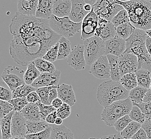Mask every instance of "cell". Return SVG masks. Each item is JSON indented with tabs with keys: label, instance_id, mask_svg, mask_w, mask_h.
Wrapping results in <instances>:
<instances>
[{
	"label": "cell",
	"instance_id": "18",
	"mask_svg": "<svg viewBox=\"0 0 151 139\" xmlns=\"http://www.w3.org/2000/svg\"><path fill=\"white\" fill-rule=\"evenodd\" d=\"M71 8V0H54L52 15L60 18L69 17Z\"/></svg>",
	"mask_w": 151,
	"mask_h": 139
},
{
	"label": "cell",
	"instance_id": "5",
	"mask_svg": "<svg viewBox=\"0 0 151 139\" xmlns=\"http://www.w3.org/2000/svg\"><path fill=\"white\" fill-rule=\"evenodd\" d=\"M132 107L133 103L129 98L115 102L110 105L104 107L101 115V119L108 126H114L118 119L129 115Z\"/></svg>",
	"mask_w": 151,
	"mask_h": 139
},
{
	"label": "cell",
	"instance_id": "38",
	"mask_svg": "<svg viewBox=\"0 0 151 139\" xmlns=\"http://www.w3.org/2000/svg\"><path fill=\"white\" fill-rule=\"evenodd\" d=\"M129 116L132 121L141 125L143 124L146 119L145 115L136 105H133Z\"/></svg>",
	"mask_w": 151,
	"mask_h": 139
},
{
	"label": "cell",
	"instance_id": "24",
	"mask_svg": "<svg viewBox=\"0 0 151 139\" xmlns=\"http://www.w3.org/2000/svg\"><path fill=\"white\" fill-rule=\"evenodd\" d=\"M107 56L110 66L111 80L119 82L121 78V75L119 69V57L112 55H108Z\"/></svg>",
	"mask_w": 151,
	"mask_h": 139
},
{
	"label": "cell",
	"instance_id": "23",
	"mask_svg": "<svg viewBox=\"0 0 151 139\" xmlns=\"http://www.w3.org/2000/svg\"><path fill=\"white\" fill-rule=\"evenodd\" d=\"M21 112L28 121H42L38 102L36 103H29Z\"/></svg>",
	"mask_w": 151,
	"mask_h": 139
},
{
	"label": "cell",
	"instance_id": "47",
	"mask_svg": "<svg viewBox=\"0 0 151 139\" xmlns=\"http://www.w3.org/2000/svg\"><path fill=\"white\" fill-rule=\"evenodd\" d=\"M133 105H136L139 107L142 113L145 115L146 119L151 120V102L148 103H142L141 104L133 103Z\"/></svg>",
	"mask_w": 151,
	"mask_h": 139
},
{
	"label": "cell",
	"instance_id": "14",
	"mask_svg": "<svg viewBox=\"0 0 151 139\" xmlns=\"http://www.w3.org/2000/svg\"><path fill=\"white\" fill-rule=\"evenodd\" d=\"M126 50V41L117 35L115 38L105 42V55H112L118 57L124 54Z\"/></svg>",
	"mask_w": 151,
	"mask_h": 139
},
{
	"label": "cell",
	"instance_id": "60",
	"mask_svg": "<svg viewBox=\"0 0 151 139\" xmlns=\"http://www.w3.org/2000/svg\"><path fill=\"white\" fill-rule=\"evenodd\" d=\"M9 139H26L25 137H18V136H13L12 138Z\"/></svg>",
	"mask_w": 151,
	"mask_h": 139
},
{
	"label": "cell",
	"instance_id": "32",
	"mask_svg": "<svg viewBox=\"0 0 151 139\" xmlns=\"http://www.w3.org/2000/svg\"><path fill=\"white\" fill-rule=\"evenodd\" d=\"M98 29L101 31L100 38L105 42L115 38L117 35L116 27L111 21H109L107 24L102 27H98Z\"/></svg>",
	"mask_w": 151,
	"mask_h": 139
},
{
	"label": "cell",
	"instance_id": "2",
	"mask_svg": "<svg viewBox=\"0 0 151 139\" xmlns=\"http://www.w3.org/2000/svg\"><path fill=\"white\" fill-rule=\"evenodd\" d=\"M114 2L122 6L127 11L130 22L135 29L145 31L151 29V1L114 0Z\"/></svg>",
	"mask_w": 151,
	"mask_h": 139
},
{
	"label": "cell",
	"instance_id": "42",
	"mask_svg": "<svg viewBox=\"0 0 151 139\" xmlns=\"http://www.w3.org/2000/svg\"><path fill=\"white\" fill-rule=\"evenodd\" d=\"M52 130V125H50L48 128L41 132L32 134H27L25 138L26 139H50Z\"/></svg>",
	"mask_w": 151,
	"mask_h": 139
},
{
	"label": "cell",
	"instance_id": "48",
	"mask_svg": "<svg viewBox=\"0 0 151 139\" xmlns=\"http://www.w3.org/2000/svg\"><path fill=\"white\" fill-rule=\"evenodd\" d=\"M0 99L4 101L9 102L12 99V92L4 87H0Z\"/></svg>",
	"mask_w": 151,
	"mask_h": 139
},
{
	"label": "cell",
	"instance_id": "12",
	"mask_svg": "<svg viewBox=\"0 0 151 139\" xmlns=\"http://www.w3.org/2000/svg\"><path fill=\"white\" fill-rule=\"evenodd\" d=\"M89 73L99 79L111 78L109 63L107 55H104L91 66Z\"/></svg>",
	"mask_w": 151,
	"mask_h": 139
},
{
	"label": "cell",
	"instance_id": "41",
	"mask_svg": "<svg viewBox=\"0 0 151 139\" xmlns=\"http://www.w3.org/2000/svg\"><path fill=\"white\" fill-rule=\"evenodd\" d=\"M132 120L130 117L128 115L123 116L122 118H119L116 121L114 125V127L119 133L122 132L123 130L127 128V126L129 124Z\"/></svg>",
	"mask_w": 151,
	"mask_h": 139
},
{
	"label": "cell",
	"instance_id": "22",
	"mask_svg": "<svg viewBox=\"0 0 151 139\" xmlns=\"http://www.w3.org/2000/svg\"><path fill=\"white\" fill-rule=\"evenodd\" d=\"M52 127L50 139H75L73 132L63 125H52Z\"/></svg>",
	"mask_w": 151,
	"mask_h": 139
},
{
	"label": "cell",
	"instance_id": "54",
	"mask_svg": "<svg viewBox=\"0 0 151 139\" xmlns=\"http://www.w3.org/2000/svg\"><path fill=\"white\" fill-rule=\"evenodd\" d=\"M63 102L61 100V99L59 98L55 99L52 103V105L53 107H54L55 109L58 110L60 107H61L62 105V104H63Z\"/></svg>",
	"mask_w": 151,
	"mask_h": 139
},
{
	"label": "cell",
	"instance_id": "3",
	"mask_svg": "<svg viewBox=\"0 0 151 139\" xmlns=\"http://www.w3.org/2000/svg\"><path fill=\"white\" fill-rule=\"evenodd\" d=\"M147 35L145 31L136 29L131 36L126 40L124 53H131L138 58V70H146L151 73V56L146 47Z\"/></svg>",
	"mask_w": 151,
	"mask_h": 139
},
{
	"label": "cell",
	"instance_id": "8",
	"mask_svg": "<svg viewBox=\"0 0 151 139\" xmlns=\"http://www.w3.org/2000/svg\"><path fill=\"white\" fill-rule=\"evenodd\" d=\"M24 71L18 67L8 66L3 70L1 77L12 91L26 84L24 81Z\"/></svg>",
	"mask_w": 151,
	"mask_h": 139
},
{
	"label": "cell",
	"instance_id": "9",
	"mask_svg": "<svg viewBox=\"0 0 151 139\" xmlns=\"http://www.w3.org/2000/svg\"><path fill=\"white\" fill-rule=\"evenodd\" d=\"M94 11L98 16L111 21L113 18L124 8L121 5L116 4L114 0L97 1L92 6Z\"/></svg>",
	"mask_w": 151,
	"mask_h": 139
},
{
	"label": "cell",
	"instance_id": "6",
	"mask_svg": "<svg viewBox=\"0 0 151 139\" xmlns=\"http://www.w3.org/2000/svg\"><path fill=\"white\" fill-rule=\"evenodd\" d=\"M48 20L52 31L64 38L73 37L81 30L82 23H74L69 17L60 18L52 15Z\"/></svg>",
	"mask_w": 151,
	"mask_h": 139
},
{
	"label": "cell",
	"instance_id": "55",
	"mask_svg": "<svg viewBox=\"0 0 151 139\" xmlns=\"http://www.w3.org/2000/svg\"><path fill=\"white\" fill-rule=\"evenodd\" d=\"M151 102V90H148L143 100V103H148Z\"/></svg>",
	"mask_w": 151,
	"mask_h": 139
},
{
	"label": "cell",
	"instance_id": "36",
	"mask_svg": "<svg viewBox=\"0 0 151 139\" xmlns=\"http://www.w3.org/2000/svg\"><path fill=\"white\" fill-rule=\"evenodd\" d=\"M135 28L130 23L124 24L116 27L117 35L124 40H127L134 32Z\"/></svg>",
	"mask_w": 151,
	"mask_h": 139
},
{
	"label": "cell",
	"instance_id": "4",
	"mask_svg": "<svg viewBox=\"0 0 151 139\" xmlns=\"http://www.w3.org/2000/svg\"><path fill=\"white\" fill-rule=\"evenodd\" d=\"M129 94V91L119 82L109 80L99 85L96 92V98L100 105L106 107L115 102L128 99Z\"/></svg>",
	"mask_w": 151,
	"mask_h": 139
},
{
	"label": "cell",
	"instance_id": "10",
	"mask_svg": "<svg viewBox=\"0 0 151 139\" xmlns=\"http://www.w3.org/2000/svg\"><path fill=\"white\" fill-rule=\"evenodd\" d=\"M98 24L99 16L92 9L82 22L81 39L85 40L94 36L96 29L98 27Z\"/></svg>",
	"mask_w": 151,
	"mask_h": 139
},
{
	"label": "cell",
	"instance_id": "44",
	"mask_svg": "<svg viewBox=\"0 0 151 139\" xmlns=\"http://www.w3.org/2000/svg\"><path fill=\"white\" fill-rule=\"evenodd\" d=\"M9 102L13 105L15 111L18 112H21L22 110L29 103L27 101L26 97L12 99Z\"/></svg>",
	"mask_w": 151,
	"mask_h": 139
},
{
	"label": "cell",
	"instance_id": "62",
	"mask_svg": "<svg viewBox=\"0 0 151 139\" xmlns=\"http://www.w3.org/2000/svg\"><path fill=\"white\" fill-rule=\"evenodd\" d=\"M102 139L101 138H100V139H99V138H90V139Z\"/></svg>",
	"mask_w": 151,
	"mask_h": 139
},
{
	"label": "cell",
	"instance_id": "21",
	"mask_svg": "<svg viewBox=\"0 0 151 139\" xmlns=\"http://www.w3.org/2000/svg\"><path fill=\"white\" fill-rule=\"evenodd\" d=\"M54 0H39L35 17L48 19L52 15Z\"/></svg>",
	"mask_w": 151,
	"mask_h": 139
},
{
	"label": "cell",
	"instance_id": "13",
	"mask_svg": "<svg viewBox=\"0 0 151 139\" xmlns=\"http://www.w3.org/2000/svg\"><path fill=\"white\" fill-rule=\"evenodd\" d=\"M121 77L129 73H135L138 70V58L131 53H124L119 57Z\"/></svg>",
	"mask_w": 151,
	"mask_h": 139
},
{
	"label": "cell",
	"instance_id": "35",
	"mask_svg": "<svg viewBox=\"0 0 151 139\" xmlns=\"http://www.w3.org/2000/svg\"><path fill=\"white\" fill-rule=\"evenodd\" d=\"M142 128V125L136 122H131L119 134L125 139H131L134 135Z\"/></svg>",
	"mask_w": 151,
	"mask_h": 139
},
{
	"label": "cell",
	"instance_id": "34",
	"mask_svg": "<svg viewBox=\"0 0 151 139\" xmlns=\"http://www.w3.org/2000/svg\"><path fill=\"white\" fill-rule=\"evenodd\" d=\"M36 90L37 88L33 87L32 85H23L12 91V99L26 97L30 93L36 91Z\"/></svg>",
	"mask_w": 151,
	"mask_h": 139
},
{
	"label": "cell",
	"instance_id": "20",
	"mask_svg": "<svg viewBox=\"0 0 151 139\" xmlns=\"http://www.w3.org/2000/svg\"><path fill=\"white\" fill-rule=\"evenodd\" d=\"M38 0H20L17 2L18 12L27 16H35Z\"/></svg>",
	"mask_w": 151,
	"mask_h": 139
},
{
	"label": "cell",
	"instance_id": "15",
	"mask_svg": "<svg viewBox=\"0 0 151 139\" xmlns=\"http://www.w3.org/2000/svg\"><path fill=\"white\" fill-rule=\"evenodd\" d=\"M60 77L61 71L58 70L53 73H42L32 86L37 89L41 87L58 86Z\"/></svg>",
	"mask_w": 151,
	"mask_h": 139
},
{
	"label": "cell",
	"instance_id": "7",
	"mask_svg": "<svg viewBox=\"0 0 151 139\" xmlns=\"http://www.w3.org/2000/svg\"><path fill=\"white\" fill-rule=\"evenodd\" d=\"M84 55L86 64L91 66L105 55V42L100 37L93 36L84 40Z\"/></svg>",
	"mask_w": 151,
	"mask_h": 139
},
{
	"label": "cell",
	"instance_id": "53",
	"mask_svg": "<svg viewBox=\"0 0 151 139\" xmlns=\"http://www.w3.org/2000/svg\"><path fill=\"white\" fill-rule=\"evenodd\" d=\"M58 98V92L57 88H53L50 90L49 95V100H50V103L52 104V102L55 99Z\"/></svg>",
	"mask_w": 151,
	"mask_h": 139
},
{
	"label": "cell",
	"instance_id": "17",
	"mask_svg": "<svg viewBox=\"0 0 151 139\" xmlns=\"http://www.w3.org/2000/svg\"><path fill=\"white\" fill-rule=\"evenodd\" d=\"M85 4L86 3L84 0L72 1V8L69 17L74 23H82L85 17L90 13L85 11Z\"/></svg>",
	"mask_w": 151,
	"mask_h": 139
},
{
	"label": "cell",
	"instance_id": "43",
	"mask_svg": "<svg viewBox=\"0 0 151 139\" xmlns=\"http://www.w3.org/2000/svg\"><path fill=\"white\" fill-rule=\"evenodd\" d=\"M38 104L40 111L41 118L42 121H45L47 116L57 110L52 105H46L42 104L41 101L38 102Z\"/></svg>",
	"mask_w": 151,
	"mask_h": 139
},
{
	"label": "cell",
	"instance_id": "49",
	"mask_svg": "<svg viewBox=\"0 0 151 139\" xmlns=\"http://www.w3.org/2000/svg\"><path fill=\"white\" fill-rule=\"evenodd\" d=\"M26 99L29 103H36L38 102L41 101L40 98L36 91L30 93L26 97Z\"/></svg>",
	"mask_w": 151,
	"mask_h": 139
},
{
	"label": "cell",
	"instance_id": "25",
	"mask_svg": "<svg viewBox=\"0 0 151 139\" xmlns=\"http://www.w3.org/2000/svg\"><path fill=\"white\" fill-rule=\"evenodd\" d=\"M15 112V111H13L2 119H1V128L2 139H9L12 137V118Z\"/></svg>",
	"mask_w": 151,
	"mask_h": 139
},
{
	"label": "cell",
	"instance_id": "26",
	"mask_svg": "<svg viewBox=\"0 0 151 139\" xmlns=\"http://www.w3.org/2000/svg\"><path fill=\"white\" fill-rule=\"evenodd\" d=\"M40 75L41 73L35 67L34 62L29 63L27 66V70L24 74V81L25 84L32 85Z\"/></svg>",
	"mask_w": 151,
	"mask_h": 139
},
{
	"label": "cell",
	"instance_id": "57",
	"mask_svg": "<svg viewBox=\"0 0 151 139\" xmlns=\"http://www.w3.org/2000/svg\"><path fill=\"white\" fill-rule=\"evenodd\" d=\"M146 47L149 54L151 56V38L148 36L146 40Z\"/></svg>",
	"mask_w": 151,
	"mask_h": 139
},
{
	"label": "cell",
	"instance_id": "52",
	"mask_svg": "<svg viewBox=\"0 0 151 139\" xmlns=\"http://www.w3.org/2000/svg\"><path fill=\"white\" fill-rule=\"evenodd\" d=\"M131 139H148V138L145 130L141 128Z\"/></svg>",
	"mask_w": 151,
	"mask_h": 139
},
{
	"label": "cell",
	"instance_id": "40",
	"mask_svg": "<svg viewBox=\"0 0 151 139\" xmlns=\"http://www.w3.org/2000/svg\"><path fill=\"white\" fill-rule=\"evenodd\" d=\"M58 48H59V42L52 47L50 49L47 51L46 54L42 57L43 59L53 63L58 60Z\"/></svg>",
	"mask_w": 151,
	"mask_h": 139
},
{
	"label": "cell",
	"instance_id": "31",
	"mask_svg": "<svg viewBox=\"0 0 151 139\" xmlns=\"http://www.w3.org/2000/svg\"><path fill=\"white\" fill-rule=\"evenodd\" d=\"M50 125L47 124L46 121H37L32 122L27 121V134L37 133L45 130L50 126Z\"/></svg>",
	"mask_w": 151,
	"mask_h": 139
},
{
	"label": "cell",
	"instance_id": "37",
	"mask_svg": "<svg viewBox=\"0 0 151 139\" xmlns=\"http://www.w3.org/2000/svg\"><path fill=\"white\" fill-rule=\"evenodd\" d=\"M59 86V85H58ZM58 86H52L49 87H41L37 88L36 90L37 93L40 98L41 102L42 104L46 105H50L51 104L50 103L49 100V95L50 90L53 88H58Z\"/></svg>",
	"mask_w": 151,
	"mask_h": 139
},
{
	"label": "cell",
	"instance_id": "30",
	"mask_svg": "<svg viewBox=\"0 0 151 139\" xmlns=\"http://www.w3.org/2000/svg\"><path fill=\"white\" fill-rule=\"evenodd\" d=\"M119 82L129 92L138 86L135 73H129L122 76Z\"/></svg>",
	"mask_w": 151,
	"mask_h": 139
},
{
	"label": "cell",
	"instance_id": "11",
	"mask_svg": "<svg viewBox=\"0 0 151 139\" xmlns=\"http://www.w3.org/2000/svg\"><path fill=\"white\" fill-rule=\"evenodd\" d=\"M67 63L71 67L76 71L85 69L86 62L84 55V45L78 44L72 50L67 58Z\"/></svg>",
	"mask_w": 151,
	"mask_h": 139
},
{
	"label": "cell",
	"instance_id": "19",
	"mask_svg": "<svg viewBox=\"0 0 151 139\" xmlns=\"http://www.w3.org/2000/svg\"><path fill=\"white\" fill-rule=\"evenodd\" d=\"M58 97L64 103L73 107L76 102L75 93L71 85L62 84L58 88Z\"/></svg>",
	"mask_w": 151,
	"mask_h": 139
},
{
	"label": "cell",
	"instance_id": "50",
	"mask_svg": "<svg viewBox=\"0 0 151 139\" xmlns=\"http://www.w3.org/2000/svg\"><path fill=\"white\" fill-rule=\"evenodd\" d=\"M142 128H143L147 134L148 139H151V120L146 119L145 122L142 125Z\"/></svg>",
	"mask_w": 151,
	"mask_h": 139
},
{
	"label": "cell",
	"instance_id": "58",
	"mask_svg": "<svg viewBox=\"0 0 151 139\" xmlns=\"http://www.w3.org/2000/svg\"><path fill=\"white\" fill-rule=\"evenodd\" d=\"M92 9H93L92 6L90 5V4H89L86 3V4L84 6V9L87 12H90L92 10Z\"/></svg>",
	"mask_w": 151,
	"mask_h": 139
},
{
	"label": "cell",
	"instance_id": "45",
	"mask_svg": "<svg viewBox=\"0 0 151 139\" xmlns=\"http://www.w3.org/2000/svg\"><path fill=\"white\" fill-rule=\"evenodd\" d=\"M0 118L2 119L5 116L11 113L12 111H15L14 107L12 104H10L9 102L4 101L2 100H0Z\"/></svg>",
	"mask_w": 151,
	"mask_h": 139
},
{
	"label": "cell",
	"instance_id": "61",
	"mask_svg": "<svg viewBox=\"0 0 151 139\" xmlns=\"http://www.w3.org/2000/svg\"><path fill=\"white\" fill-rule=\"evenodd\" d=\"M146 34L147 35V36L149 37L150 38H151V29L146 31Z\"/></svg>",
	"mask_w": 151,
	"mask_h": 139
},
{
	"label": "cell",
	"instance_id": "1",
	"mask_svg": "<svg viewBox=\"0 0 151 139\" xmlns=\"http://www.w3.org/2000/svg\"><path fill=\"white\" fill-rule=\"evenodd\" d=\"M9 50L12 58L23 67L42 58L60 40L61 35L50 27L48 19H39L13 35Z\"/></svg>",
	"mask_w": 151,
	"mask_h": 139
},
{
	"label": "cell",
	"instance_id": "39",
	"mask_svg": "<svg viewBox=\"0 0 151 139\" xmlns=\"http://www.w3.org/2000/svg\"><path fill=\"white\" fill-rule=\"evenodd\" d=\"M111 22L116 27L124 24L130 23L128 12L125 9H123L113 18Z\"/></svg>",
	"mask_w": 151,
	"mask_h": 139
},
{
	"label": "cell",
	"instance_id": "28",
	"mask_svg": "<svg viewBox=\"0 0 151 139\" xmlns=\"http://www.w3.org/2000/svg\"><path fill=\"white\" fill-rule=\"evenodd\" d=\"M59 48L58 60L68 58L73 50H71L70 41L68 38L62 37L59 40Z\"/></svg>",
	"mask_w": 151,
	"mask_h": 139
},
{
	"label": "cell",
	"instance_id": "51",
	"mask_svg": "<svg viewBox=\"0 0 151 139\" xmlns=\"http://www.w3.org/2000/svg\"><path fill=\"white\" fill-rule=\"evenodd\" d=\"M58 118V116L57 115V111H55L52 113H50L48 116H47L45 121L47 124L50 125L55 124L56 119Z\"/></svg>",
	"mask_w": 151,
	"mask_h": 139
},
{
	"label": "cell",
	"instance_id": "56",
	"mask_svg": "<svg viewBox=\"0 0 151 139\" xmlns=\"http://www.w3.org/2000/svg\"><path fill=\"white\" fill-rule=\"evenodd\" d=\"M102 139H125L122 136H121L119 133L114 135H109L107 136H105L102 137Z\"/></svg>",
	"mask_w": 151,
	"mask_h": 139
},
{
	"label": "cell",
	"instance_id": "33",
	"mask_svg": "<svg viewBox=\"0 0 151 139\" xmlns=\"http://www.w3.org/2000/svg\"><path fill=\"white\" fill-rule=\"evenodd\" d=\"M35 67L41 73H53L55 72L56 67L52 63L46 61L42 58L36 59L33 61Z\"/></svg>",
	"mask_w": 151,
	"mask_h": 139
},
{
	"label": "cell",
	"instance_id": "29",
	"mask_svg": "<svg viewBox=\"0 0 151 139\" xmlns=\"http://www.w3.org/2000/svg\"><path fill=\"white\" fill-rule=\"evenodd\" d=\"M147 90L146 88L138 86L129 92L128 98L131 100L132 103L141 104L143 103V100Z\"/></svg>",
	"mask_w": 151,
	"mask_h": 139
},
{
	"label": "cell",
	"instance_id": "46",
	"mask_svg": "<svg viewBox=\"0 0 151 139\" xmlns=\"http://www.w3.org/2000/svg\"><path fill=\"white\" fill-rule=\"evenodd\" d=\"M56 111L58 117L64 120L70 116L71 113V107L67 103H63L62 105L56 110Z\"/></svg>",
	"mask_w": 151,
	"mask_h": 139
},
{
	"label": "cell",
	"instance_id": "63",
	"mask_svg": "<svg viewBox=\"0 0 151 139\" xmlns=\"http://www.w3.org/2000/svg\"><path fill=\"white\" fill-rule=\"evenodd\" d=\"M150 90H151V85H150Z\"/></svg>",
	"mask_w": 151,
	"mask_h": 139
},
{
	"label": "cell",
	"instance_id": "27",
	"mask_svg": "<svg viewBox=\"0 0 151 139\" xmlns=\"http://www.w3.org/2000/svg\"><path fill=\"white\" fill-rule=\"evenodd\" d=\"M138 85L140 87L150 90L151 84V73L146 70H137L135 72Z\"/></svg>",
	"mask_w": 151,
	"mask_h": 139
},
{
	"label": "cell",
	"instance_id": "59",
	"mask_svg": "<svg viewBox=\"0 0 151 139\" xmlns=\"http://www.w3.org/2000/svg\"><path fill=\"white\" fill-rule=\"evenodd\" d=\"M62 123H63V119H61V118L58 117L56 120L55 125H58V126H60L61 125H62Z\"/></svg>",
	"mask_w": 151,
	"mask_h": 139
},
{
	"label": "cell",
	"instance_id": "16",
	"mask_svg": "<svg viewBox=\"0 0 151 139\" xmlns=\"http://www.w3.org/2000/svg\"><path fill=\"white\" fill-rule=\"evenodd\" d=\"M27 119L22 112L15 111L12 118V136L25 137L27 135Z\"/></svg>",
	"mask_w": 151,
	"mask_h": 139
}]
</instances>
